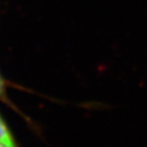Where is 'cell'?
Here are the masks:
<instances>
[{
  "mask_svg": "<svg viewBox=\"0 0 147 147\" xmlns=\"http://www.w3.org/2000/svg\"><path fill=\"white\" fill-rule=\"evenodd\" d=\"M0 147H7V146H5V145H3L2 143H0Z\"/></svg>",
  "mask_w": 147,
  "mask_h": 147,
  "instance_id": "cell-3",
  "label": "cell"
},
{
  "mask_svg": "<svg viewBox=\"0 0 147 147\" xmlns=\"http://www.w3.org/2000/svg\"><path fill=\"white\" fill-rule=\"evenodd\" d=\"M5 81H3V79H2V76L0 75V98L3 96V94H5Z\"/></svg>",
  "mask_w": 147,
  "mask_h": 147,
  "instance_id": "cell-2",
  "label": "cell"
},
{
  "mask_svg": "<svg viewBox=\"0 0 147 147\" xmlns=\"http://www.w3.org/2000/svg\"><path fill=\"white\" fill-rule=\"evenodd\" d=\"M0 143H2L7 147H18L14 142V138L12 137L11 131L7 126L1 116H0Z\"/></svg>",
  "mask_w": 147,
  "mask_h": 147,
  "instance_id": "cell-1",
  "label": "cell"
}]
</instances>
